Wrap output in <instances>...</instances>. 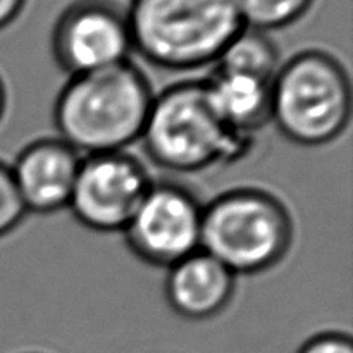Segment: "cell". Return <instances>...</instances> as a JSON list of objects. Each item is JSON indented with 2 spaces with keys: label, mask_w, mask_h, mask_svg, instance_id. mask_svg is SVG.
<instances>
[{
  "label": "cell",
  "mask_w": 353,
  "mask_h": 353,
  "mask_svg": "<svg viewBox=\"0 0 353 353\" xmlns=\"http://www.w3.org/2000/svg\"><path fill=\"white\" fill-rule=\"evenodd\" d=\"M203 203L186 186L152 183L140 207L123 231L134 257L165 268L200 250Z\"/></svg>",
  "instance_id": "8992f818"
},
{
  "label": "cell",
  "mask_w": 353,
  "mask_h": 353,
  "mask_svg": "<svg viewBox=\"0 0 353 353\" xmlns=\"http://www.w3.org/2000/svg\"><path fill=\"white\" fill-rule=\"evenodd\" d=\"M140 141L155 165L193 174L243 157L254 140L224 128L203 81H181L154 95Z\"/></svg>",
  "instance_id": "3957f363"
},
{
  "label": "cell",
  "mask_w": 353,
  "mask_h": 353,
  "mask_svg": "<svg viewBox=\"0 0 353 353\" xmlns=\"http://www.w3.org/2000/svg\"><path fill=\"white\" fill-rule=\"evenodd\" d=\"M296 353H353V341L348 334L327 331L309 338Z\"/></svg>",
  "instance_id": "9a60e30c"
},
{
  "label": "cell",
  "mask_w": 353,
  "mask_h": 353,
  "mask_svg": "<svg viewBox=\"0 0 353 353\" xmlns=\"http://www.w3.org/2000/svg\"><path fill=\"white\" fill-rule=\"evenodd\" d=\"M214 65L223 71L272 81L279 69V50L268 33L243 26Z\"/></svg>",
  "instance_id": "7c38bea8"
},
{
  "label": "cell",
  "mask_w": 353,
  "mask_h": 353,
  "mask_svg": "<svg viewBox=\"0 0 353 353\" xmlns=\"http://www.w3.org/2000/svg\"><path fill=\"white\" fill-rule=\"evenodd\" d=\"M26 214L14 185L10 165L0 161V238L12 233L23 223Z\"/></svg>",
  "instance_id": "5bb4252c"
},
{
  "label": "cell",
  "mask_w": 353,
  "mask_h": 353,
  "mask_svg": "<svg viewBox=\"0 0 353 353\" xmlns=\"http://www.w3.org/2000/svg\"><path fill=\"white\" fill-rule=\"evenodd\" d=\"M126 17L133 52L165 71L216 64L243 30L233 0H131Z\"/></svg>",
  "instance_id": "7a4b0ae2"
},
{
  "label": "cell",
  "mask_w": 353,
  "mask_h": 353,
  "mask_svg": "<svg viewBox=\"0 0 353 353\" xmlns=\"http://www.w3.org/2000/svg\"><path fill=\"white\" fill-rule=\"evenodd\" d=\"M352 85L340 61L303 50L279 65L271 81V123L292 143L324 147L350 124Z\"/></svg>",
  "instance_id": "5b68a950"
},
{
  "label": "cell",
  "mask_w": 353,
  "mask_h": 353,
  "mask_svg": "<svg viewBox=\"0 0 353 353\" xmlns=\"http://www.w3.org/2000/svg\"><path fill=\"white\" fill-rule=\"evenodd\" d=\"M126 10L112 0H76L52 31V55L69 78L130 61Z\"/></svg>",
  "instance_id": "ba28073f"
},
{
  "label": "cell",
  "mask_w": 353,
  "mask_h": 353,
  "mask_svg": "<svg viewBox=\"0 0 353 353\" xmlns=\"http://www.w3.org/2000/svg\"><path fill=\"white\" fill-rule=\"evenodd\" d=\"M143 162L128 152L81 159L68 209L97 233H123L152 186Z\"/></svg>",
  "instance_id": "52a82bcc"
},
{
  "label": "cell",
  "mask_w": 353,
  "mask_h": 353,
  "mask_svg": "<svg viewBox=\"0 0 353 353\" xmlns=\"http://www.w3.org/2000/svg\"><path fill=\"white\" fill-rule=\"evenodd\" d=\"M154 102L150 81L131 61L71 76L54 105L59 138L79 155L126 152L140 141Z\"/></svg>",
  "instance_id": "6da1fadb"
},
{
  "label": "cell",
  "mask_w": 353,
  "mask_h": 353,
  "mask_svg": "<svg viewBox=\"0 0 353 353\" xmlns=\"http://www.w3.org/2000/svg\"><path fill=\"white\" fill-rule=\"evenodd\" d=\"M6 103H7L6 86H3V81H2V78H0V119H2L3 112H6Z\"/></svg>",
  "instance_id": "e0dca14e"
},
{
  "label": "cell",
  "mask_w": 353,
  "mask_h": 353,
  "mask_svg": "<svg viewBox=\"0 0 353 353\" xmlns=\"http://www.w3.org/2000/svg\"><path fill=\"white\" fill-rule=\"evenodd\" d=\"M214 112L230 133L254 140L271 123V81L216 69L203 81Z\"/></svg>",
  "instance_id": "8fae6325"
},
{
  "label": "cell",
  "mask_w": 353,
  "mask_h": 353,
  "mask_svg": "<svg viewBox=\"0 0 353 353\" xmlns=\"http://www.w3.org/2000/svg\"><path fill=\"white\" fill-rule=\"evenodd\" d=\"M164 290L172 312L188 321H207L231 303L236 276L200 248L168 269Z\"/></svg>",
  "instance_id": "30bf717a"
},
{
  "label": "cell",
  "mask_w": 353,
  "mask_h": 353,
  "mask_svg": "<svg viewBox=\"0 0 353 353\" xmlns=\"http://www.w3.org/2000/svg\"><path fill=\"white\" fill-rule=\"evenodd\" d=\"M245 28L269 33L302 19L314 0H233Z\"/></svg>",
  "instance_id": "4fadbf2b"
},
{
  "label": "cell",
  "mask_w": 353,
  "mask_h": 353,
  "mask_svg": "<svg viewBox=\"0 0 353 353\" xmlns=\"http://www.w3.org/2000/svg\"><path fill=\"white\" fill-rule=\"evenodd\" d=\"M26 0H0V30L7 28L17 19Z\"/></svg>",
  "instance_id": "2e32d148"
},
{
  "label": "cell",
  "mask_w": 353,
  "mask_h": 353,
  "mask_svg": "<svg viewBox=\"0 0 353 353\" xmlns=\"http://www.w3.org/2000/svg\"><path fill=\"white\" fill-rule=\"evenodd\" d=\"M83 155L61 138L31 141L10 165L26 212L55 214L68 209Z\"/></svg>",
  "instance_id": "9c48e42d"
},
{
  "label": "cell",
  "mask_w": 353,
  "mask_h": 353,
  "mask_svg": "<svg viewBox=\"0 0 353 353\" xmlns=\"http://www.w3.org/2000/svg\"><path fill=\"white\" fill-rule=\"evenodd\" d=\"M292 214L261 188H234L203 205L200 248L234 276L274 269L293 243Z\"/></svg>",
  "instance_id": "277c9868"
}]
</instances>
